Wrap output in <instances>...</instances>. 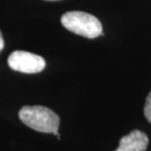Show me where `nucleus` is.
Segmentation results:
<instances>
[{
  "mask_svg": "<svg viewBox=\"0 0 151 151\" xmlns=\"http://www.w3.org/2000/svg\"><path fill=\"white\" fill-rule=\"evenodd\" d=\"M144 116L147 119V121L151 124V91L147 95L145 105H144Z\"/></svg>",
  "mask_w": 151,
  "mask_h": 151,
  "instance_id": "39448f33",
  "label": "nucleus"
},
{
  "mask_svg": "<svg viewBox=\"0 0 151 151\" xmlns=\"http://www.w3.org/2000/svg\"><path fill=\"white\" fill-rule=\"evenodd\" d=\"M61 23L68 31L86 38H95L103 35L100 21L84 12H67L61 17Z\"/></svg>",
  "mask_w": 151,
  "mask_h": 151,
  "instance_id": "f03ea898",
  "label": "nucleus"
},
{
  "mask_svg": "<svg viewBox=\"0 0 151 151\" xmlns=\"http://www.w3.org/2000/svg\"><path fill=\"white\" fill-rule=\"evenodd\" d=\"M8 65L12 70L25 74H37L46 66L45 60L37 54L17 50L10 54Z\"/></svg>",
  "mask_w": 151,
  "mask_h": 151,
  "instance_id": "7ed1b4c3",
  "label": "nucleus"
},
{
  "mask_svg": "<svg viewBox=\"0 0 151 151\" xmlns=\"http://www.w3.org/2000/svg\"><path fill=\"white\" fill-rule=\"evenodd\" d=\"M3 47H4V39H3L1 31H0V51L3 49Z\"/></svg>",
  "mask_w": 151,
  "mask_h": 151,
  "instance_id": "423d86ee",
  "label": "nucleus"
},
{
  "mask_svg": "<svg viewBox=\"0 0 151 151\" xmlns=\"http://www.w3.org/2000/svg\"><path fill=\"white\" fill-rule=\"evenodd\" d=\"M148 143V137L143 132L134 129L121 138L119 147L115 151H145Z\"/></svg>",
  "mask_w": 151,
  "mask_h": 151,
  "instance_id": "20e7f679",
  "label": "nucleus"
},
{
  "mask_svg": "<svg viewBox=\"0 0 151 151\" xmlns=\"http://www.w3.org/2000/svg\"><path fill=\"white\" fill-rule=\"evenodd\" d=\"M22 122L35 131L58 134L60 118L54 111L44 106H25L19 111Z\"/></svg>",
  "mask_w": 151,
  "mask_h": 151,
  "instance_id": "f257e3e1",
  "label": "nucleus"
},
{
  "mask_svg": "<svg viewBox=\"0 0 151 151\" xmlns=\"http://www.w3.org/2000/svg\"><path fill=\"white\" fill-rule=\"evenodd\" d=\"M46 1H58V0H46Z\"/></svg>",
  "mask_w": 151,
  "mask_h": 151,
  "instance_id": "0eeeda50",
  "label": "nucleus"
}]
</instances>
